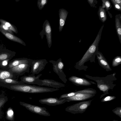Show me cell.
<instances>
[{
    "instance_id": "obj_9",
    "label": "cell",
    "mask_w": 121,
    "mask_h": 121,
    "mask_svg": "<svg viewBox=\"0 0 121 121\" xmlns=\"http://www.w3.org/2000/svg\"><path fill=\"white\" fill-rule=\"evenodd\" d=\"M31 62L20 65L10 68L8 70L16 76L22 75L26 73L29 72Z\"/></svg>"
},
{
    "instance_id": "obj_17",
    "label": "cell",
    "mask_w": 121,
    "mask_h": 121,
    "mask_svg": "<svg viewBox=\"0 0 121 121\" xmlns=\"http://www.w3.org/2000/svg\"><path fill=\"white\" fill-rule=\"evenodd\" d=\"M31 59L26 58H16L9 61L8 65V70L10 68L23 64H28L31 62Z\"/></svg>"
},
{
    "instance_id": "obj_20",
    "label": "cell",
    "mask_w": 121,
    "mask_h": 121,
    "mask_svg": "<svg viewBox=\"0 0 121 121\" xmlns=\"http://www.w3.org/2000/svg\"><path fill=\"white\" fill-rule=\"evenodd\" d=\"M115 26L117 35L121 44V15L117 14L115 16Z\"/></svg>"
},
{
    "instance_id": "obj_18",
    "label": "cell",
    "mask_w": 121,
    "mask_h": 121,
    "mask_svg": "<svg viewBox=\"0 0 121 121\" xmlns=\"http://www.w3.org/2000/svg\"><path fill=\"white\" fill-rule=\"evenodd\" d=\"M0 31L6 38L10 40L19 43L24 46H26L25 43L22 40L14 35L7 32L0 28Z\"/></svg>"
},
{
    "instance_id": "obj_2",
    "label": "cell",
    "mask_w": 121,
    "mask_h": 121,
    "mask_svg": "<svg viewBox=\"0 0 121 121\" xmlns=\"http://www.w3.org/2000/svg\"><path fill=\"white\" fill-rule=\"evenodd\" d=\"M115 73L108 75L105 77H92L85 75L86 77L97 82V87L100 90L103 92L104 94L101 96L102 98L105 95L108 94V91L112 89L116 84H114L113 81L117 79L115 75Z\"/></svg>"
},
{
    "instance_id": "obj_29",
    "label": "cell",
    "mask_w": 121,
    "mask_h": 121,
    "mask_svg": "<svg viewBox=\"0 0 121 121\" xmlns=\"http://www.w3.org/2000/svg\"><path fill=\"white\" fill-rule=\"evenodd\" d=\"M48 2L47 0H38L37 1V5L39 8L42 9L44 6L47 4Z\"/></svg>"
},
{
    "instance_id": "obj_13",
    "label": "cell",
    "mask_w": 121,
    "mask_h": 121,
    "mask_svg": "<svg viewBox=\"0 0 121 121\" xmlns=\"http://www.w3.org/2000/svg\"><path fill=\"white\" fill-rule=\"evenodd\" d=\"M16 52L6 48L5 46L2 44L0 45V62L8 59H11L15 56Z\"/></svg>"
},
{
    "instance_id": "obj_40",
    "label": "cell",
    "mask_w": 121,
    "mask_h": 121,
    "mask_svg": "<svg viewBox=\"0 0 121 121\" xmlns=\"http://www.w3.org/2000/svg\"><path fill=\"white\" fill-rule=\"evenodd\" d=\"M0 70H1V69H0Z\"/></svg>"
},
{
    "instance_id": "obj_32",
    "label": "cell",
    "mask_w": 121,
    "mask_h": 121,
    "mask_svg": "<svg viewBox=\"0 0 121 121\" xmlns=\"http://www.w3.org/2000/svg\"><path fill=\"white\" fill-rule=\"evenodd\" d=\"M0 28L4 30L13 35L14 33L7 27L4 24L0 23Z\"/></svg>"
},
{
    "instance_id": "obj_15",
    "label": "cell",
    "mask_w": 121,
    "mask_h": 121,
    "mask_svg": "<svg viewBox=\"0 0 121 121\" xmlns=\"http://www.w3.org/2000/svg\"><path fill=\"white\" fill-rule=\"evenodd\" d=\"M42 75L41 74L35 76L32 74L28 76H24L20 78V81L24 83L28 84L38 85L39 78Z\"/></svg>"
},
{
    "instance_id": "obj_5",
    "label": "cell",
    "mask_w": 121,
    "mask_h": 121,
    "mask_svg": "<svg viewBox=\"0 0 121 121\" xmlns=\"http://www.w3.org/2000/svg\"><path fill=\"white\" fill-rule=\"evenodd\" d=\"M92 100L84 101L74 104L66 107L65 110L72 113H82L85 112L91 104Z\"/></svg>"
},
{
    "instance_id": "obj_6",
    "label": "cell",
    "mask_w": 121,
    "mask_h": 121,
    "mask_svg": "<svg viewBox=\"0 0 121 121\" xmlns=\"http://www.w3.org/2000/svg\"><path fill=\"white\" fill-rule=\"evenodd\" d=\"M49 62L51 63L53 66V71L59 76L60 78L65 83L67 81L66 76L63 70L64 67V64L61 58L58 59L56 61L50 60Z\"/></svg>"
},
{
    "instance_id": "obj_23",
    "label": "cell",
    "mask_w": 121,
    "mask_h": 121,
    "mask_svg": "<svg viewBox=\"0 0 121 121\" xmlns=\"http://www.w3.org/2000/svg\"><path fill=\"white\" fill-rule=\"evenodd\" d=\"M0 23L4 24L8 27L13 33L17 34L18 30L17 28L13 25L3 19H0Z\"/></svg>"
},
{
    "instance_id": "obj_31",
    "label": "cell",
    "mask_w": 121,
    "mask_h": 121,
    "mask_svg": "<svg viewBox=\"0 0 121 121\" xmlns=\"http://www.w3.org/2000/svg\"><path fill=\"white\" fill-rule=\"evenodd\" d=\"M8 100V98L6 96L3 94L0 95V108L3 106Z\"/></svg>"
},
{
    "instance_id": "obj_28",
    "label": "cell",
    "mask_w": 121,
    "mask_h": 121,
    "mask_svg": "<svg viewBox=\"0 0 121 121\" xmlns=\"http://www.w3.org/2000/svg\"><path fill=\"white\" fill-rule=\"evenodd\" d=\"M121 64V57L117 56L113 59L112 65L113 67L117 66Z\"/></svg>"
},
{
    "instance_id": "obj_16",
    "label": "cell",
    "mask_w": 121,
    "mask_h": 121,
    "mask_svg": "<svg viewBox=\"0 0 121 121\" xmlns=\"http://www.w3.org/2000/svg\"><path fill=\"white\" fill-rule=\"evenodd\" d=\"M96 55L100 66L107 71L112 70L108 63L101 52L98 51Z\"/></svg>"
},
{
    "instance_id": "obj_4",
    "label": "cell",
    "mask_w": 121,
    "mask_h": 121,
    "mask_svg": "<svg viewBox=\"0 0 121 121\" xmlns=\"http://www.w3.org/2000/svg\"><path fill=\"white\" fill-rule=\"evenodd\" d=\"M96 91L92 88H88L79 91L78 93L74 95L65 98L69 102L82 101L88 99L95 96Z\"/></svg>"
},
{
    "instance_id": "obj_12",
    "label": "cell",
    "mask_w": 121,
    "mask_h": 121,
    "mask_svg": "<svg viewBox=\"0 0 121 121\" xmlns=\"http://www.w3.org/2000/svg\"><path fill=\"white\" fill-rule=\"evenodd\" d=\"M39 86H44L50 87L54 88H59L65 86V85L54 80L48 79L39 80L38 85Z\"/></svg>"
},
{
    "instance_id": "obj_1",
    "label": "cell",
    "mask_w": 121,
    "mask_h": 121,
    "mask_svg": "<svg viewBox=\"0 0 121 121\" xmlns=\"http://www.w3.org/2000/svg\"><path fill=\"white\" fill-rule=\"evenodd\" d=\"M5 84V85L3 86L10 90L29 93L36 94L52 92L59 90L58 88L37 86L25 83L14 85Z\"/></svg>"
},
{
    "instance_id": "obj_33",
    "label": "cell",
    "mask_w": 121,
    "mask_h": 121,
    "mask_svg": "<svg viewBox=\"0 0 121 121\" xmlns=\"http://www.w3.org/2000/svg\"><path fill=\"white\" fill-rule=\"evenodd\" d=\"M116 97L114 96H108L103 98L101 100L102 102L110 101L115 99Z\"/></svg>"
},
{
    "instance_id": "obj_22",
    "label": "cell",
    "mask_w": 121,
    "mask_h": 121,
    "mask_svg": "<svg viewBox=\"0 0 121 121\" xmlns=\"http://www.w3.org/2000/svg\"><path fill=\"white\" fill-rule=\"evenodd\" d=\"M99 19L103 23L105 22L107 19L106 11L105 9L100 6L98 12Z\"/></svg>"
},
{
    "instance_id": "obj_39",
    "label": "cell",
    "mask_w": 121,
    "mask_h": 121,
    "mask_svg": "<svg viewBox=\"0 0 121 121\" xmlns=\"http://www.w3.org/2000/svg\"><path fill=\"white\" fill-rule=\"evenodd\" d=\"M118 121L114 120L113 121Z\"/></svg>"
},
{
    "instance_id": "obj_25",
    "label": "cell",
    "mask_w": 121,
    "mask_h": 121,
    "mask_svg": "<svg viewBox=\"0 0 121 121\" xmlns=\"http://www.w3.org/2000/svg\"><path fill=\"white\" fill-rule=\"evenodd\" d=\"M6 118L7 119L11 121L14 120V113L13 110L11 107L7 109L6 113Z\"/></svg>"
},
{
    "instance_id": "obj_8",
    "label": "cell",
    "mask_w": 121,
    "mask_h": 121,
    "mask_svg": "<svg viewBox=\"0 0 121 121\" xmlns=\"http://www.w3.org/2000/svg\"><path fill=\"white\" fill-rule=\"evenodd\" d=\"M48 63L46 59H31V73L34 75L38 74L44 69Z\"/></svg>"
},
{
    "instance_id": "obj_10",
    "label": "cell",
    "mask_w": 121,
    "mask_h": 121,
    "mask_svg": "<svg viewBox=\"0 0 121 121\" xmlns=\"http://www.w3.org/2000/svg\"><path fill=\"white\" fill-rule=\"evenodd\" d=\"M43 30L40 33L42 39L43 38L44 35H46V38L49 48H50L52 43L51 29L48 21L46 20L44 22L43 26Z\"/></svg>"
},
{
    "instance_id": "obj_37",
    "label": "cell",
    "mask_w": 121,
    "mask_h": 121,
    "mask_svg": "<svg viewBox=\"0 0 121 121\" xmlns=\"http://www.w3.org/2000/svg\"><path fill=\"white\" fill-rule=\"evenodd\" d=\"M113 1L116 4L121 6V0H113Z\"/></svg>"
},
{
    "instance_id": "obj_36",
    "label": "cell",
    "mask_w": 121,
    "mask_h": 121,
    "mask_svg": "<svg viewBox=\"0 0 121 121\" xmlns=\"http://www.w3.org/2000/svg\"><path fill=\"white\" fill-rule=\"evenodd\" d=\"M87 1L91 6L93 7H95L96 4L97 3V1L96 0H88Z\"/></svg>"
},
{
    "instance_id": "obj_26",
    "label": "cell",
    "mask_w": 121,
    "mask_h": 121,
    "mask_svg": "<svg viewBox=\"0 0 121 121\" xmlns=\"http://www.w3.org/2000/svg\"><path fill=\"white\" fill-rule=\"evenodd\" d=\"M102 3L101 6L105 9L107 12L112 7L110 1L109 0H102Z\"/></svg>"
},
{
    "instance_id": "obj_35",
    "label": "cell",
    "mask_w": 121,
    "mask_h": 121,
    "mask_svg": "<svg viewBox=\"0 0 121 121\" xmlns=\"http://www.w3.org/2000/svg\"><path fill=\"white\" fill-rule=\"evenodd\" d=\"M113 4L114 8L115 10L121 12V6L114 2L113 0H110Z\"/></svg>"
},
{
    "instance_id": "obj_19",
    "label": "cell",
    "mask_w": 121,
    "mask_h": 121,
    "mask_svg": "<svg viewBox=\"0 0 121 121\" xmlns=\"http://www.w3.org/2000/svg\"><path fill=\"white\" fill-rule=\"evenodd\" d=\"M68 12L64 9H60L59 11V31H62L65 25V21L67 17Z\"/></svg>"
},
{
    "instance_id": "obj_21",
    "label": "cell",
    "mask_w": 121,
    "mask_h": 121,
    "mask_svg": "<svg viewBox=\"0 0 121 121\" xmlns=\"http://www.w3.org/2000/svg\"><path fill=\"white\" fill-rule=\"evenodd\" d=\"M7 78L16 79V75L8 70H0V80Z\"/></svg>"
},
{
    "instance_id": "obj_34",
    "label": "cell",
    "mask_w": 121,
    "mask_h": 121,
    "mask_svg": "<svg viewBox=\"0 0 121 121\" xmlns=\"http://www.w3.org/2000/svg\"><path fill=\"white\" fill-rule=\"evenodd\" d=\"M114 113L119 116L121 118V107L117 108L112 110Z\"/></svg>"
},
{
    "instance_id": "obj_11",
    "label": "cell",
    "mask_w": 121,
    "mask_h": 121,
    "mask_svg": "<svg viewBox=\"0 0 121 121\" xmlns=\"http://www.w3.org/2000/svg\"><path fill=\"white\" fill-rule=\"evenodd\" d=\"M39 102L42 104L51 106L61 104L66 102H69L66 98L60 99L57 98L52 97L40 99Z\"/></svg>"
},
{
    "instance_id": "obj_27",
    "label": "cell",
    "mask_w": 121,
    "mask_h": 121,
    "mask_svg": "<svg viewBox=\"0 0 121 121\" xmlns=\"http://www.w3.org/2000/svg\"><path fill=\"white\" fill-rule=\"evenodd\" d=\"M11 59H8L4 60L0 62V69L4 70H8L9 62Z\"/></svg>"
},
{
    "instance_id": "obj_24",
    "label": "cell",
    "mask_w": 121,
    "mask_h": 121,
    "mask_svg": "<svg viewBox=\"0 0 121 121\" xmlns=\"http://www.w3.org/2000/svg\"><path fill=\"white\" fill-rule=\"evenodd\" d=\"M0 82L5 84L12 85L24 84L21 81H19L17 80L12 78H7L5 79L0 80Z\"/></svg>"
},
{
    "instance_id": "obj_14",
    "label": "cell",
    "mask_w": 121,
    "mask_h": 121,
    "mask_svg": "<svg viewBox=\"0 0 121 121\" xmlns=\"http://www.w3.org/2000/svg\"><path fill=\"white\" fill-rule=\"evenodd\" d=\"M68 79L74 84L76 86H87L91 85L92 84H96L92 81H89L84 78L75 76H72L68 78Z\"/></svg>"
},
{
    "instance_id": "obj_7",
    "label": "cell",
    "mask_w": 121,
    "mask_h": 121,
    "mask_svg": "<svg viewBox=\"0 0 121 121\" xmlns=\"http://www.w3.org/2000/svg\"><path fill=\"white\" fill-rule=\"evenodd\" d=\"M20 105L25 107L27 110L33 113L45 116H49L51 115L45 107L33 105L24 102L20 101Z\"/></svg>"
},
{
    "instance_id": "obj_38",
    "label": "cell",
    "mask_w": 121,
    "mask_h": 121,
    "mask_svg": "<svg viewBox=\"0 0 121 121\" xmlns=\"http://www.w3.org/2000/svg\"><path fill=\"white\" fill-rule=\"evenodd\" d=\"M1 109L0 110V118H1L2 116V112L1 111Z\"/></svg>"
},
{
    "instance_id": "obj_3",
    "label": "cell",
    "mask_w": 121,
    "mask_h": 121,
    "mask_svg": "<svg viewBox=\"0 0 121 121\" xmlns=\"http://www.w3.org/2000/svg\"><path fill=\"white\" fill-rule=\"evenodd\" d=\"M99 43L98 40H94L81 59L76 63L74 67L76 69L86 71L87 68L84 65L85 63L89 60L91 62H95V56L98 51Z\"/></svg>"
},
{
    "instance_id": "obj_30",
    "label": "cell",
    "mask_w": 121,
    "mask_h": 121,
    "mask_svg": "<svg viewBox=\"0 0 121 121\" xmlns=\"http://www.w3.org/2000/svg\"><path fill=\"white\" fill-rule=\"evenodd\" d=\"M79 91L74 92H72L66 94H64L61 95L59 99H61L64 98L72 96L78 93Z\"/></svg>"
}]
</instances>
